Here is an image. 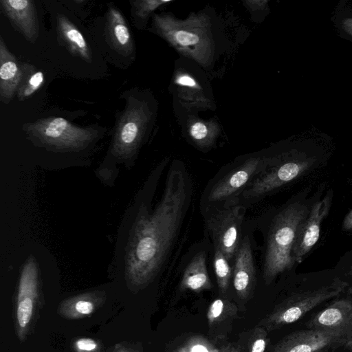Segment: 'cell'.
Instances as JSON below:
<instances>
[{"label":"cell","instance_id":"30","mask_svg":"<svg viewBox=\"0 0 352 352\" xmlns=\"http://www.w3.org/2000/svg\"><path fill=\"white\" fill-rule=\"evenodd\" d=\"M342 30L352 38V17H346L341 21Z\"/></svg>","mask_w":352,"mask_h":352},{"label":"cell","instance_id":"33","mask_svg":"<svg viewBox=\"0 0 352 352\" xmlns=\"http://www.w3.org/2000/svg\"><path fill=\"white\" fill-rule=\"evenodd\" d=\"M219 352H241L238 348L233 346L228 345L221 349H219Z\"/></svg>","mask_w":352,"mask_h":352},{"label":"cell","instance_id":"12","mask_svg":"<svg viewBox=\"0 0 352 352\" xmlns=\"http://www.w3.org/2000/svg\"><path fill=\"white\" fill-rule=\"evenodd\" d=\"M332 194L329 192L321 200L316 202L309 210L306 219L299 226L293 248L295 262L301 263L306 254L318 242L320 226L330 210Z\"/></svg>","mask_w":352,"mask_h":352},{"label":"cell","instance_id":"36","mask_svg":"<svg viewBox=\"0 0 352 352\" xmlns=\"http://www.w3.org/2000/svg\"><path fill=\"white\" fill-rule=\"evenodd\" d=\"M347 293L350 296L351 299H352V286L347 288Z\"/></svg>","mask_w":352,"mask_h":352},{"label":"cell","instance_id":"6","mask_svg":"<svg viewBox=\"0 0 352 352\" xmlns=\"http://www.w3.org/2000/svg\"><path fill=\"white\" fill-rule=\"evenodd\" d=\"M347 287L346 282L336 278L328 284L295 292L278 304L257 326L268 332L292 324L322 302L339 296Z\"/></svg>","mask_w":352,"mask_h":352},{"label":"cell","instance_id":"31","mask_svg":"<svg viewBox=\"0 0 352 352\" xmlns=\"http://www.w3.org/2000/svg\"><path fill=\"white\" fill-rule=\"evenodd\" d=\"M266 1H247L245 2L246 6L251 10H261L266 6Z\"/></svg>","mask_w":352,"mask_h":352},{"label":"cell","instance_id":"25","mask_svg":"<svg viewBox=\"0 0 352 352\" xmlns=\"http://www.w3.org/2000/svg\"><path fill=\"white\" fill-rule=\"evenodd\" d=\"M170 0H135L131 1V19L136 28H144L146 21L157 8L170 2Z\"/></svg>","mask_w":352,"mask_h":352},{"label":"cell","instance_id":"2","mask_svg":"<svg viewBox=\"0 0 352 352\" xmlns=\"http://www.w3.org/2000/svg\"><path fill=\"white\" fill-rule=\"evenodd\" d=\"M153 28L184 56L204 67L210 65L214 43L210 23L205 15L192 14L185 20H180L168 14H155Z\"/></svg>","mask_w":352,"mask_h":352},{"label":"cell","instance_id":"3","mask_svg":"<svg viewBox=\"0 0 352 352\" xmlns=\"http://www.w3.org/2000/svg\"><path fill=\"white\" fill-rule=\"evenodd\" d=\"M309 212L306 206L295 202L274 219L269 232L265 254L263 277L266 283L294 265L293 248L297 232Z\"/></svg>","mask_w":352,"mask_h":352},{"label":"cell","instance_id":"32","mask_svg":"<svg viewBox=\"0 0 352 352\" xmlns=\"http://www.w3.org/2000/svg\"><path fill=\"white\" fill-rule=\"evenodd\" d=\"M342 226L346 230H352V210L345 217Z\"/></svg>","mask_w":352,"mask_h":352},{"label":"cell","instance_id":"19","mask_svg":"<svg viewBox=\"0 0 352 352\" xmlns=\"http://www.w3.org/2000/svg\"><path fill=\"white\" fill-rule=\"evenodd\" d=\"M237 307L228 300L217 298L212 302L207 311V320L211 336L222 338L223 331L228 328L237 314Z\"/></svg>","mask_w":352,"mask_h":352},{"label":"cell","instance_id":"11","mask_svg":"<svg viewBox=\"0 0 352 352\" xmlns=\"http://www.w3.org/2000/svg\"><path fill=\"white\" fill-rule=\"evenodd\" d=\"M267 164L265 159L251 157L228 173L211 189L208 201L219 202L228 201L248 186L254 177Z\"/></svg>","mask_w":352,"mask_h":352},{"label":"cell","instance_id":"8","mask_svg":"<svg viewBox=\"0 0 352 352\" xmlns=\"http://www.w3.org/2000/svg\"><path fill=\"white\" fill-rule=\"evenodd\" d=\"M243 214V207L230 205L214 214L208 223L215 247L222 252L228 261L235 257L240 246V232Z\"/></svg>","mask_w":352,"mask_h":352},{"label":"cell","instance_id":"7","mask_svg":"<svg viewBox=\"0 0 352 352\" xmlns=\"http://www.w3.org/2000/svg\"><path fill=\"white\" fill-rule=\"evenodd\" d=\"M313 162V159H293L271 166L267 162L242 194L246 199L261 197L300 177Z\"/></svg>","mask_w":352,"mask_h":352},{"label":"cell","instance_id":"9","mask_svg":"<svg viewBox=\"0 0 352 352\" xmlns=\"http://www.w3.org/2000/svg\"><path fill=\"white\" fill-rule=\"evenodd\" d=\"M38 267L30 256L23 263L19 280L16 299L17 333L23 340L32 320L39 291Z\"/></svg>","mask_w":352,"mask_h":352},{"label":"cell","instance_id":"35","mask_svg":"<svg viewBox=\"0 0 352 352\" xmlns=\"http://www.w3.org/2000/svg\"><path fill=\"white\" fill-rule=\"evenodd\" d=\"M115 352H136L132 349L124 347H119Z\"/></svg>","mask_w":352,"mask_h":352},{"label":"cell","instance_id":"26","mask_svg":"<svg viewBox=\"0 0 352 352\" xmlns=\"http://www.w3.org/2000/svg\"><path fill=\"white\" fill-rule=\"evenodd\" d=\"M213 264L219 290L225 294L229 288L232 271L228 261L217 247L214 248Z\"/></svg>","mask_w":352,"mask_h":352},{"label":"cell","instance_id":"16","mask_svg":"<svg viewBox=\"0 0 352 352\" xmlns=\"http://www.w3.org/2000/svg\"><path fill=\"white\" fill-rule=\"evenodd\" d=\"M255 282V268L250 243L246 236L235 255L233 285L237 296L246 299L250 294Z\"/></svg>","mask_w":352,"mask_h":352},{"label":"cell","instance_id":"23","mask_svg":"<svg viewBox=\"0 0 352 352\" xmlns=\"http://www.w3.org/2000/svg\"><path fill=\"white\" fill-rule=\"evenodd\" d=\"M219 132L218 124L212 121L195 120L188 126V133L191 140L199 146H210Z\"/></svg>","mask_w":352,"mask_h":352},{"label":"cell","instance_id":"29","mask_svg":"<svg viewBox=\"0 0 352 352\" xmlns=\"http://www.w3.org/2000/svg\"><path fill=\"white\" fill-rule=\"evenodd\" d=\"M77 352H96L98 349V343L90 338H80L74 343Z\"/></svg>","mask_w":352,"mask_h":352},{"label":"cell","instance_id":"18","mask_svg":"<svg viewBox=\"0 0 352 352\" xmlns=\"http://www.w3.org/2000/svg\"><path fill=\"white\" fill-rule=\"evenodd\" d=\"M56 30L60 43L72 55L88 63L91 61V52L86 39L78 28L63 14L56 16Z\"/></svg>","mask_w":352,"mask_h":352},{"label":"cell","instance_id":"24","mask_svg":"<svg viewBox=\"0 0 352 352\" xmlns=\"http://www.w3.org/2000/svg\"><path fill=\"white\" fill-rule=\"evenodd\" d=\"M22 67L23 75L16 92L20 101L33 95L41 87L45 80L43 73L37 70L34 65L24 63Z\"/></svg>","mask_w":352,"mask_h":352},{"label":"cell","instance_id":"28","mask_svg":"<svg viewBox=\"0 0 352 352\" xmlns=\"http://www.w3.org/2000/svg\"><path fill=\"white\" fill-rule=\"evenodd\" d=\"M268 342L267 331L263 327L256 326L248 338L247 351L248 352H265Z\"/></svg>","mask_w":352,"mask_h":352},{"label":"cell","instance_id":"20","mask_svg":"<svg viewBox=\"0 0 352 352\" xmlns=\"http://www.w3.org/2000/svg\"><path fill=\"white\" fill-rule=\"evenodd\" d=\"M212 285L206 265V256L204 252L197 254L184 270L181 283L182 290L200 292L210 289Z\"/></svg>","mask_w":352,"mask_h":352},{"label":"cell","instance_id":"17","mask_svg":"<svg viewBox=\"0 0 352 352\" xmlns=\"http://www.w3.org/2000/svg\"><path fill=\"white\" fill-rule=\"evenodd\" d=\"M106 32L111 47L120 54L131 56L135 45L131 30L124 15L112 3L106 13Z\"/></svg>","mask_w":352,"mask_h":352},{"label":"cell","instance_id":"22","mask_svg":"<svg viewBox=\"0 0 352 352\" xmlns=\"http://www.w3.org/2000/svg\"><path fill=\"white\" fill-rule=\"evenodd\" d=\"M103 300L104 296L99 292L80 294L63 301L59 313L67 318H79L92 314Z\"/></svg>","mask_w":352,"mask_h":352},{"label":"cell","instance_id":"14","mask_svg":"<svg viewBox=\"0 0 352 352\" xmlns=\"http://www.w3.org/2000/svg\"><path fill=\"white\" fill-rule=\"evenodd\" d=\"M2 13L30 42H34L38 34L36 9L32 0H1Z\"/></svg>","mask_w":352,"mask_h":352},{"label":"cell","instance_id":"15","mask_svg":"<svg viewBox=\"0 0 352 352\" xmlns=\"http://www.w3.org/2000/svg\"><path fill=\"white\" fill-rule=\"evenodd\" d=\"M23 75L22 64L0 36V100L8 104L16 95Z\"/></svg>","mask_w":352,"mask_h":352},{"label":"cell","instance_id":"1","mask_svg":"<svg viewBox=\"0 0 352 352\" xmlns=\"http://www.w3.org/2000/svg\"><path fill=\"white\" fill-rule=\"evenodd\" d=\"M190 192L186 173L171 167L155 210L138 217L125 255L126 274L133 285L148 283L160 270L179 231Z\"/></svg>","mask_w":352,"mask_h":352},{"label":"cell","instance_id":"4","mask_svg":"<svg viewBox=\"0 0 352 352\" xmlns=\"http://www.w3.org/2000/svg\"><path fill=\"white\" fill-rule=\"evenodd\" d=\"M125 100L116 122L109 152L116 160L127 164L136 156L153 115L148 102L139 96L127 94Z\"/></svg>","mask_w":352,"mask_h":352},{"label":"cell","instance_id":"34","mask_svg":"<svg viewBox=\"0 0 352 352\" xmlns=\"http://www.w3.org/2000/svg\"><path fill=\"white\" fill-rule=\"evenodd\" d=\"M344 346H346V348L348 349L351 352H352V335L346 338Z\"/></svg>","mask_w":352,"mask_h":352},{"label":"cell","instance_id":"37","mask_svg":"<svg viewBox=\"0 0 352 352\" xmlns=\"http://www.w3.org/2000/svg\"><path fill=\"white\" fill-rule=\"evenodd\" d=\"M348 274L350 276H352V265L350 267Z\"/></svg>","mask_w":352,"mask_h":352},{"label":"cell","instance_id":"27","mask_svg":"<svg viewBox=\"0 0 352 352\" xmlns=\"http://www.w3.org/2000/svg\"><path fill=\"white\" fill-rule=\"evenodd\" d=\"M173 352H219V349L206 338L195 336L187 339Z\"/></svg>","mask_w":352,"mask_h":352},{"label":"cell","instance_id":"5","mask_svg":"<svg viewBox=\"0 0 352 352\" xmlns=\"http://www.w3.org/2000/svg\"><path fill=\"white\" fill-rule=\"evenodd\" d=\"M23 130L34 142L56 151H78L98 137L92 126L75 125L61 117L40 118L23 125Z\"/></svg>","mask_w":352,"mask_h":352},{"label":"cell","instance_id":"21","mask_svg":"<svg viewBox=\"0 0 352 352\" xmlns=\"http://www.w3.org/2000/svg\"><path fill=\"white\" fill-rule=\"evenodd\" d=\"M174 82L179 98L185 104L197 107H208L210 101L204 96L203 89L193 76L185 72H177Z\"/></svg>","mask_w":352,"mask_h":352},{"label":"cell","instance_id":"10","mask_svg":"<svg viewBox=\"0 0 352 352\" xmlns=\"http://www.w3.org/2000/svg\"><path fill=\"white\" fill-rule=\"evenodd\" d=\"M347 338L338 332L307 329L287 335L270 352H324L344 346Z\"/></svg>","mask_w":352,"mask_h":352},{"label":"cell","instance_id":"13","mask_svg":"<svg viewBox=\"0 0 352 352\" xmlns=\"http://www.w3.org/2000/svg\"><path fill=\"white\" fill-rule=\"evenodd\" d=\"M308 329L352 335V299L342 298L318 312L307 323Z\"/></svg>","mask_w":352,"mask_h":352}]
</instances>
